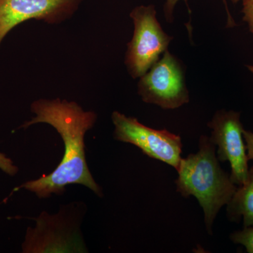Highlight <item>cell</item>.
<instances>
[{
    "mask_svg": "<svg viewBox=\"0 0 253 253\" xmlns=\"http://www.w3.org/2000/svg\"><path fill=\"white\" fill-rule=\"evenodd\" d=\"M226 206L231 221L239 223L243 217L244 227L253 226V167L249 169L246 181L236 189Z\"/></svg>",
    "mask_w": 253,
    "mask_h": 253,
    "instance_id": "8",
    "label": "cell"
},
{
    "mask_svg": "<svg viewBox=\"0 0 253 253\" xmlns=\"http://www.w3.org/2000/svg\"><path fill=\"white\" fill-rule=\"evenodd\" d=\"M116 140L134 145L149 157L179 168L182 153L181 136L144 126L135 118L114 111L111 116Z\"/></svg>",
    "mask_w": 253,
    "mask_h": 253,
    "instance_id": "5",
    "label": "cell"
},
{
    "mask_svg": "<svg viewBox=\"0 0 253 253\" xmlns=\"http://www.w3.org/2000/svg\"><path fill=\"white\" fill-rule=\"evenodd\" d=\"M156 14L153 4L136 6L129 14L134 24V32L127 44L125 64L134 79L147 72L167 51L172 41L173 37L163 31Z\"/></svg>",
    "mask_w": 253,
    "mask_h": 253,
    "instance_id": "3",
    "label": "cell"
},
{
    "mask_svg": "<svg viewBox=\"0 0 253 253\" xmlns=\"http://www.w3.org/2000/svg\"><path fill=\"white\" fill-rule=\"evenodd\" d=\"M231 1H232L233 3H234V4H236V3L239 2V1H241V0H231Z\"/></svg>",
    "mask_w": 253,
    "mask_h": 253,
    "instance_id": "14",
    "label": "cell"
},
{
    "mask_svg": "<svg viewBox=\"0 0 253 253\" xmlns=\"http://www.w3.org/2000/svg\"><path fill=\"white\" fill-rule=\"evenodd\" d=\"M242 1L243 21L247 23L249 31L253 33V0Z\"/></svg>",
    "mask_w": 253,
    "mask_h": 253,
    "instance_id": "11",
    "label": "cell"
},
{
    "mask_svg": "<svg viewBox=\"0 0 253 253\" xmlns=\"http://www.w3.org/2000/svg\"><path fill=\"white\" fill-rule=\"evenodd\" d=\"M240 113L219 110L208 123L212 129L210 139L217 146L219 161H228L231 166V180L241 186L249 176V158L244 142V126Z\"/></svg>",
    "mask_w": 253,
    "mask_h": 253,
    "instance_id": "6",
    "label": "cell"
},
{
    "mask_svg": "<svg viewBox=\"0 0 253 253\" xmlns=\"http://www.w3.org/2000/svg\"><path fill=\"white\" fill-rule=\"evenodd\" d=\"M215 150L210 137L201 136L199 151L181 158L175 181L177 192L184 197L194 196L197 199L210 234L219 210L228 204L237 189L229 174L221 169Z\"/></svg>",
    "mask_w": 253,
    "mask_h": 253,
    "instance_id": "2",
    "label": "cell"
},
{
    "mask_svg": "<svg viewBox=\"0 0 253 253\" xmlns=\"http://www.w3.org/2000/svg\"><path fill=\"white\" fill-rule=\"evenodd\" d=\"M0 169L10 176H14L18 169L10 158L0 153Z\"/></svg>",
    "mask_w": 253,
    "mask_h": 253,
    "instance_id": "12",
    "label": "cell"
},
{
    "mask_svg": "<svg viewBox=\"0 0 253 253\" xmlns=\"http://www.w3.org/2000/svg\"><path fill=\"white\" fill-rule=\"evenodd\" d=\"M31 111L36 117L25 123L22 127L37 123L52 126L62 138L64 154L51 174L27 181L18 189H26L40 199H46L52 194H62L66 186L81 184L102 196V190L91 175L85 158L84 136L96 123V113L84 111L74 101L60 99L37 100L32 104Z\"/></svg>",
    "mask_w": 253,
    "mask_h": 253,
    "instance_id": "1",
    "label": "cell"
},
{
    "mask_svg": "<svg viewBox=\"0 0 253 253\" xmlns=\"http://www.w3.org/2000/svg\"><path fill=\"white\" fill-rule=\"evenodd\" d=\"M83 0H0V45L20 23L35 19L59 24L72 17Z\"/></svg>",
    "mask_w": 253,
    "mask_h": 253,
    "instance_id": "7",
    "label": "cell"
},
{
    "mask_svg": "<svg viewBox=\"0 0 253 253\" xmlns=\"http://www.w3.org/2000/svg\"><path fill=\"white\" fill-rule=\"evenodd\" d=\"M245 143H246V151L249 160L253 161V132L244 129L243 131Z\"/></svg>",
    "mask_w": 253,
    "mask_h": 253,
    "instance_id": "13",
    "label": "cell"
},
{
    "mask_svg": "<svg viewBox=\"0 0 253 253\" xmlns=\"http://www.w3.org/2000/svg\"><path fill=\"white\" fill-rule=\"evenodd\" d=\"M179 1H180V0H166L163 9H164L165 17H166L167 22H172L173 19H174L173 14H174V9H175L176 5ZM184 1H185V2H186V0H184ZM223 1H224V4H225L226 14H227V27H234V26H236L235 21H234V18H232L230 13H229L226 0H223Z\"/></svg>",
    "mask_w": 253,
    "mask_h": 253,
    "instance_id": "10",
    "label": "cell"
},
{
    "mask_svg": "<svg viewBox=\"0 0 253 253\" xmlns=\"http://www.w3.org/2000/svg\"><path fill=\"white\" fill-rule=\"evenodd\" d=\"M230 239L235 244H241L248 253H253V226L244 227L241 231H234L231 234Z\"/></svg>",
    "mask_w": 253,
    "mask_h": 253,
    "instance_id": "9",
    "label": "cell"
},
{
    "mask_svg": "<svg viewBox=\"0 0 253 253\" xmlns=\"http://www.w3.org/2000/svg\"><path fill=\"white\" fill-rule=\"evenodd\" d=\"M137 87L143 101L163 109H178L189 102L184 68L168 50L139 78Z\"/></svg>",
    "mask_w": 253,
    "mask_h": 253,
    "instance_id": "4",
    "label": "cell"
}]
</instances>
